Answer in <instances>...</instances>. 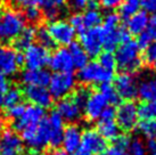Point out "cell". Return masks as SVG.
Here are the masks:
<instances>
[{
    "instance_id": "10",
    "label": "cell",
    "mask_w": 156,
    "mask_h": 155,
    "mask_svg": "<svg viewBox=\"0 0 156 155\" xmlns=\"http://www.w3.org/2000/svg\"><path fill=\"white\" fill-rule=\"evenodd\" d=\"M23 64L26 66V70H40L49 63V52L39 43H33L32 46L24 50Z\"/></svg>"
},
{
    "instance_id": "42",
    "label": "cell",
    "mask_w": 156,
    "mask_h": 155,
    "mask_svg": "<svg viewBox=\"0 0 156 155\" xmlns=\"http://www.w3.org/2000/svg\"><path fill=\"white\" fill-rule=\"evenodd\" d=\"M153 39L152 37H151V34L148 33L147 31H145V32H143V33H140V34L138 35V38H137V45H138L139 49H146V48L152 43Z\"/></svg>"
},
{
    "instance_id": "19",
    "label": "cell",
    "mask_w": 156,
    "mask_h": 155,
    "mask_svg": "<svg viewBox=\"0 0 156 155\" xmlns=\"http://www.w3.org/2000/svg\"><path fill=\"white\" fill-rule=\"evenodd\" d=\"M81 139H82V131L76 124H69L64 128L62 146L66 153L73 154L81 148Z\"/></svg>"
},
{
    "instance_id": "23",
    "label": "cell",
    "mask_w": 156,
    "mask_h": 155,
    "mask_svg": "<svg viewBox=\"0 0 156 155\" xmlns=\"http://www.w3.org/2000/svg\"><path fill=\"white\" fill-rule=\"evenodd\" d=\"M37 39V29L34 26H25L24 30L17 35V38L13 41L14 49L16 52L20 50H25L27 48L34 43Z\"/></svg>"
},
{
    "instance_id": "45",
    "label": "cell",
    "mask_w": 156,
    "mask_h": 155,
    "mask_svg": "<svg viewBox=\"0 0 156 155\" xmlns=\"http://www.w3.org/2000/svg\"><path fill=\"white\" fill-rule=\"evenodd\" d=\"M141 7L146 13L156 14V0H141Z\"/></svg>"
},
{
    "instance_id": "51",
    "label": "cell",
    "mask_w": 156,
    "mask_h": 155,
    "mask_svg": "<svg viewBox=\"0 0 156 155\" xmlns=\"http://www.w3.org/2000/svg\"><path fill=\"white\" fill-rule=\"evenodd\" d=\"M99 1L98 0H88L87 4V8L91 9V10H98L99 8Z\"/></svg>"
},
{
    "instance_id": "32",
    "label": "cell",
    "mask_w": 156,
    "mask_h": 155,
    "mask_svg": "<svg viewBox=\"0 0 156 155\" xmlns=\"http://www.w3.org/2000/svg\"><path fill=\"white\" fill-rule=\"evenodd\" d=\"M138 115L141 120L156 119V102H144L138 107Z\"/></svg>"
},
{
    "instance_id": "30",
    "label": "cell",
    "mask_w": 156,
    "mask_h": 155,
    "mask_svg": "<svg viewBox=\"0 0 156 155\" xmlns=\"http://www.w3.org/2000/svg\"><path fill=\"white\" fill-rule=\"evenodd\" d=\"M83 17V24H84V29H92L96 26H100L103 23V16L98 10H91L88 9L86 13L82 14Z\"/></svg>"
},
{
    "instance_id": "39",
    "label": "cell",
    "mask_w": 156,
    "mask_h": 155,
    "mask_svg": "<svg viewBox=\"0 0 156 155\" xmlns=\"http://www.w3.org/2000/svg\"><path fill=\"white\" fill-rule=\"evenodd\" d=\"M25 107H26V105H24L23 103H21V104H18V105L13 106V107L6 108V110H7V111H6V115H7V117L12 119L13 121L17 120L18 117H21L22 114L24 113Z\"/></svg>"
},
{
    "instance_id": "33",
    "label": "cell",
    "mask_w": 156,
    "mask_h": 155,
    "mask_svg": "<svg viewBox=\"0 0 156 155\" xmlns=\"http://www.w3.org/2000/svg\"><path fill=\"white\" fill-rule=\"evenodd\" d=\"M139 131L149 140L156 139V119L143 120L138 125Z\"/></svg>"
},
{
    "instance_id": "43",
    "label": "cell",
    "mask_w": 156,
    "mask_h": 155,
    "mask_svg": "<svg viewBox=\"0 0 156 155\" xmlns=\"http://www.w3.org/2000/svg\"><path fill=\"white\" fill-rule=\"evenodd\" d=\"M13 2L17 7H22V8H27V7H39L46 2V0H13Z\"/></svg>"
},
{
    "instance_id": "20",
    "label": "cell",
    "mask_w": 156,
    "mask_h": 155,
    "mask_svg": "<svg viewBox=\"0 0 156 155\" xmlns=\"http://www.w3.org/2000/svg\"><path fill=\"white\" fill-rule=\"evenodd\" d=\"M50 129V138H49V146L57 148L62 145L63 139V132H64V121L61 117V115L52 111L48 116H46Z\"/></svg>"
},
{
    "instance_id": "5",
    "label": "cell",
    "mask_w": 156,
    "mask_h": 155,
    "mask_svg": "<svg viewBox=\"0 0 156 155\" xmlns=\"http://www.w3.org/2000/svg\"><path fill=\"white\" fill-rule=\"evenodd\" d=\"M75 86H76V78L73 74V72L55 73L50 78L48 90L50 91L52 98L61 100L72 95L75 89Z\"/></svg>"
},
{
    "instance_id": "24",
    "label": "cell",
    "mask_w": 156,
    "mask_h": 155,
    "mask_svg": "<svg viewBox=\"0 0 156 155\" xmlns=\"http://www.w3.org/2000/svg\"><path fill=\"white\" fill-rule=\"evenodd\" d=\"M138 96L144 102H156V77H148L139 82Z\"/></svg>"
},
{
    "instance_id": "46",
    "label": "cell",
    "mask_w": 156,
    "mask_h": 155,
    "mask_svg": "<svg viewBox=\"0 0 156 155\" xmlns=\"http://www.w3.org/2000/svg\"><path fill=\"white\" fill-rule=\"evenodd\" d=\"M88 0H69V7L74 10H81L83 8H87Z\"/></svg>"
},
{
    "instance_id": "40",
    "label": "cell",
    "mask_w": 156,
    "mask_h": 155,
    "mask_svg": "<svg viewBox=\"0 0 156 155\" xmlns=\"http://www.w3.org/2000/svg\"><path fill=\"white\" fill-rule=\"evenodd\" d=\"M129 155H146V147L139 139L131 140L129 146Z\"/></svg>"
},
{
    "instance_id": "8",
    "label": "cell",
    "mask_w": 156,
    "mask_h": 155,
    "mask_svg": "<svg viewBox=\"0 0 156 155\" xmlns=\"http://www.w3.org/2000/svg\"><path fill=\"white\" fill-rule=\"evenodd\" d=\"M46 29L55 45L65 47V46H69L72 42H74L76 31L71 26L69 22L63 21V20L50 21Z\"/></svg>"
},
{
    "instance_id": "21",
    "label": "cell",
    "mask_w": 156,
    "mask_h": 155,
    "mask_svg": "<svg viewBox=\"0 0 156 155\" xmlns=\"http://www.w3.org/2000/svg\"><path fill=\"white\" fill-rule=\"evenodd\" d=\"M51 74L47 70H25L21 75V80L25 87H47L50 82Z\"/></svg>"
},
{
    "instance_id": "44",
    "label": "cell",
    "mask_w": 156,
    "mask_h": 155,
    "mask_svg": "<svg viewBox=\"0 0 156 155\" xmlns=\"http://www.w3.org/2000/svg\"><path fill=\"white\" fill-rule=\"evenodd\" d=\"M99 5L106 9H115L120 7L124 0H98Z\"/></svg>"
},
{
    "instance_id": "18",
    "label": "cell",
    "mask_w": 156,
    "mask_h": 155,
    "mask_svg": "<svg viewBox=\"0 0 156 155\" xmlns=\"http://www.w3.org/2000/svg\"><path fill=\"white\" fill-rule=\"evenodd\" d=\"M23 96L30 102L31 105L44 110L50 107L54 102V98L47 87H25L23 90Z\"/></svg>"
},
{
    "instance_id": "11",
    "label": "cell",
    "mask_w": 156,
    "mask_h": 155,
    "mask_svg": "<svg viewBox=\"0 0 156 155\" xmlns=\"http://www.w3.org/2000/svg\"><path fill=\"white\" fill-rule=\"evenodd\" d=\"M44 117L46 115H44V108L34 106V105H27L22 116L18 117L17 120L13 121V130L22 132L29 128L37 127Z\"/></svg>"
},
{
    "instance_id": "27",
    "label": "cell",
    "mask_w": 156,
    "mask_h": 155,
    "mask_svg": "<svg viewBox=\"0 0 156 155\" xmlns=\"http://www.w3.org/2000/svg\"><path fill=\"white\" fill-rule=\"evenodd\" d=\"M69 52L72 56V59H73L74 67L82 69L89 63V56H88L87 52H84V49L81 47L80 43L72 42L69 45Z\"/></svg>"
},
{
    "instance_id": "38",
    "label": "cell",
    "mask_w": 156,
    "mask_h": 155,
    "mask_svg": "<svg viewBox=\"0 0 156 155\" xmlns=\"http://www.w3.org/2000/svg\"><path fill=\"white\" fill-rule=\"evenodd\" d=\"M69 23L75 31H79L80 33L84 31V24H83V17L81 13H74L69 16Z\"/></svg>"
},
{
    "instance_id": "3",
    "label": "cell",
    "mask_w": 156,
    "mask_h": 155,
    "mask_svg": "<svg viewBox=\"0 0 156 155\" xmlns=\"http://www.w3.org/2000/svg\"><path fill=\"white\" fill-rule=\"evenodd\" d=\"M50 129L47 119L44 117L37 127H32L22 131L23 142L29 146L33 152H40L49 146Z\"/></svg>"
},
{
    "instance_id": "26",
    "label": "cell",
    "mask_w": 156,
    "mask_h": 155,
    "mask_svg": "<svg viewBox=\"0 0 156 155\" xmlns=\"http://www.w3.org/2000/svg\"><path fill=\"white\" fill-rule=\"evenodd\" d=\"M131 139L126 135H119L113 139L111 145L107 146L104 155H126V150H129Z\"/></svg>"
},
{
    "instance_id": "7",
    "label": "cell",
    "mask_w": 156,
    "mask_h": 155,
    "mask_svg": "<svg viewBox=\"0 0 156 155\" xmlns=\"http://www.w3.org/2000/svg\"><path fill=\"white\" fill-rule=\"evenodd\" d=\"M138 106L133 102H123L115 110V122L120 130L129 132L138 124Z\"/></svg>"
},
{
    "instance_id": "53",
    "label": "cell",
    "mask_w": 156,
    "mask_h": 155,
    "mask_svg": "<svg viewBox=\"0 0 156 155\" xmlns=\"http://www.w3.org/2000/svg\"><path fill=\"white\" fill-rule=\"evenodd\" d=\"M72 155H92V154H90V153H88V152H86V151H83L82 148H80L79 151H76Z\"/></svg>"
},
{
    "instance_id": "35",
    "label": "cell",
    "mask_w": 156,
    "mask_h": 155,
    "mask_svg": "<svg viewBox=\"0 0 156 155\" xmlns=\"http://www.w3.org/2000/svg\"><path fill=\"white\" fill-rule=\"evenodd\" d=\"M23 16L25 18V21L30 22L31 24H37L41 21V18L44 16V14L41 12V9L39 7H27L24 9Z\"/></svg>"
},
{
    "instance_id": "14",
    "label": "cell",
    "mask_w": 156,
    "mask_h": 155,
    "mask_svg": "<svg viewBox=\"0 0 156 155\" xmlns=\"http://www.w3.org/2000/svg\"><path fill=\"white\" fill-rule=\"evenodd\" d=\"M108 106V103L106 102L105 97L100 94L99 90L90 91L88 96L84 107H83V113L84 116L89 121L99 120L104 110Z\"/></svg>"
},
{
    "instance_id": "49",
    "label": "cell",
    "mask_w": 156,
    "mask_h": 155,
    "mask_svg": "<svg viewBox=\"0 0 156 155\" xmlns=\"http://www.w3.org/2000/svg\"><path fill=\"white\" fill-rule=\"evenodd\" d=\"M9 89V82L6 77L0 75V94H5Z\"/></svg>"
},
{
    "instance_id": "48",
    "label": "cell",
    "mask_w": 156,
    "mask_h": 155,
    "mask_svg": "<svg viewBox=\"0 0 156 155\" xmlns=\"http://www.w3.org/2000/svg\"><path fill=\"white\" fill-rule=\"evenodd\" d=\"M100 119H105V120H111V119H115V110L112 106H107L104 110V112L100 116Z\"/></svg>"
},
{
    "instance_id": "55",
    "label": "cell",
    "mask_w": 156,
    "mask_h": 155,
    "mask_svg": "<svg viewBox=\"0 0 156 155\" xmlns=\"http://www.w3.org/2000/svg\"><path fill=\"white\" fill-rule=\"evenodd\" d=\"M153 65H154V70H155V71H156V62H155V63H154V64H153Z\"/></svg>"
},
{
    "instance_id": "37",
    "label": "cell",
    "mask_w": 156,
    "mask_h": 155,
    "mask_svg": "<svg viewBox=\"0 0 156 155\" xmlns=\"http://www.w3.org/2000/svg\"><path fill=\"white\" fill-rule=\"evenodd\" d=\"M35 40H38V43L46 49L52 48L55 46V42L52 41L51 37L49 35L46 27H40L39 30H37V39Z\"/></svg>"
},
{
    "instance_id": "22",
    "label": "cell",
    "mask_w": 156,
    "mask_h": 155,
    "mask_svg": "<svg viewBox=\"0 0 156 155\" xmlns=\"http://www.w3.org/2000/svg\"><path fill=\"white\" fill-rule=\"evenodd\" d=\"M149 23V17L146 12L139 10L138 13L132 15L130 18L126 20V30L129 31L130 34L139 35L146 31Z\"/></svg>"
},
{
    "instance_id": "28",
    "label": "cell",
    "mask_w": 156,
    "mask_h": 155,
    "mask_svg": "<svg viewBox=\"0 0 156 155\" xmlns=\"http://www.w3.org/2000/svg\"><path fill=\"white\" fill-rule=\"evenodd\" d=\"M141 7V0H124L120 6V17L128 20L132 15L138 13Z\"/></svg>"
},
{
    "instance_id": "47",
    "label": "cell",
    "mask_w": 156,
    "mask_h": 155,
    "mask_svg": "<svg viewBox=\"0 0 156 155\" xmlns=\"http://www.w3.org/2000/svg\"><path fill=\"white\" fill-rule=\"evenodd\" d=\"M147 32L151 34L153 40H155L156 41V14H154V15L152 16V18L149 20Z\"/></svg>"
},
{
    "instance_id": "41",
    "label": "cell",
    "mask_w": 156,
    "mask_h": 155,
    "mask_svg": "<svg viewBox=\"0 0 156 155\" xmlns=\"http://www.w3.org/2000/svg\"><path fill=\"white\" fill-rule=\"evenodd\" d=\"M143 60L147 64H154L156 62V41L152 42L145 49Z\"/></svg>"
},
{
    "instance_id": "15",
    "label": "cell",
    "mask_w": 156,
    "mask_h": 155,
    "mask_svg": "<svg viewBox=\"0 0 156 155\" xmlns=\"http://www.w3.org/2000/svg\"><path fill=\"white\" fill-rule=\"evenodd\" d=\"M114 82L117 94L124 102H132L138 96V85L132 74L120 73Z\"/></svg>"
},
{
    "instance_id": "13",
    "label": "cell",
    "mask_w": 156,
    "mask_h": 155,
    "mask_svg": "<svg viewBox=\"0 0 156 155\" xmlns=\"http://www.w3.org/2000/svg\"><path fill=\"white\" fill-rule=\"evenodd\" d=\"M81 148L92 155L104 154L107 148V142L97 130L87 129L82 131Z\"/></svg>"
},
{
    "instance_id": "56",
    "label": "cell",
    "mask_w": 156,
    "mask_h": 155,
    "mask_svg": "<svg viewBox=\"0 0 156 155\" xmlns=\"http://www.w3.org/2000/svg\"><path fill=\"white\" fill-rule=\"evenodd\" d=\"M126 155H129V154H126Z\"/></svg>"
},
{
    "instance_id": "50",
    "label": "cell",
    "mask_w": 156,
    "mask_h": 155,
    "mask_svg": "<svg viewBox=\"0 0 156 155\" xmlns=\"http://www.w3.org/2000/svg\"><path fill=\"white\" fill-rule=\"evenodd\" d=\"M147 150L149 152V155H156V139H152L148 142Z\"/></svg>"
},
{
    "instance_id": "6",
    "label": "cell",
    "mask_w": 156,
    "mask_h": 155,
    "mask_svg": "<svg viewBox=\"0 0 156 155\" xmlns=\"http://www.w3.org/2000/svg\"><path fill=\"white\" fill-rule=\"evenodd\" d=\"M80 45L89 57H97L104 48V30L101 26L87 29L80 33Z\"/></svg>"
},
{
    "instance_id": "1",
    "label": "cell",
    "mask_w": 156,
    "mask_h": 155,
    "mask_svg": "<svg viewBox=\"0 0 156 155\" xmlns=\"http://www.w3.org/2000/svg\"><path fill=\"white\" fill-rule=\"evenodd\" d=\"M140 49L133 40L121 43L116 48L115 60L116 66L122 71V73L133 74L141 69L144 64L143 57L140 55Z\"/></svg>"
},
{
    "instance_id": "4",
    "label": "cell",
    "mask_w": 156,
    "mask_h": 155,
    "mask_svg": "<svg viewBox=\"0 0 156 155\" xmlns=\"http://www.w3.org/2000/svg\"><path fill=\"white\" fill-rule=\"evenodd\" d=\"M114 72L104 69L98 62H89L78 73L79 81L83 85H103L111 83Z\"/></svg>"
},
{
    "instance_id": "25",
    "label": "cell",
    "mask_w": 156,
    "mask_h": 155,
    "mask_svg": "<svg viewBox=\"0 0 156 155\" xmlns=\"http://www.w3.org/2000/svg\"><path fill=\"white\" fill-rule=\"evenodd\" d=\"M97 131L99 132L103 137L107 140H113L120 135V128L114 119L111 120H105V119H99L97 123Z\"/></svg>"
},
{
    "instance_id": "16",
    "label": "cell",
    "mask_w": 156,
    "mask_h": 155,
    "mask_svg": "<svg viewBox=\"0 0 156 155\" xmlns=\"http://www.w3.org/2000/svg\"><path fill=\"white\" fill-rule=\"evenodd\" d=\"M56 112L61 115L64 122H69L73 124L74 122L80 120L83 110L79 103L71 95L69 97L58 100L56 106Z\"/></svg>"
},
{
    "instance_id": "54",
    "label": "cell",
    "mask_w": 156,
    "mask_h": 155,
    "mask_svg": "<svg viewBox=\"0 0 156 155\" xmlns=\"http://www.w3.org/2000/svg\"><path fill=\"white\" fill-rule=\"evenodd\" d=\"M4 106V94H0V107Z\"/></svg>"
},
{
    "instance_id": "34",
    "label": "cell",
    "mask_w": 156,
    "mask_h": 155,
    "mask_svg": "<svg viewBox=\"0 0 156 155\" xmlns=\"http://www.w3.org/2000/svg\"><path fill=\"white\" fill-rule=\"evenodd\" d=\"M98 63H99L104 69L108 70L114 72V70L116 67V60H115V56L114 54L111 52H101L98 56Z\"/></svg>"
},
{
    "instance_id": "29",
    "label": "cell",
    "mask_w": 156,
    "mask_h": 155,
    "mask_svg": "<svg viewBox=\"0 0 156 155\" xmlns=\"http://www.w3.org/2000/svg\"><path fill=\"white\" fill-rule=\"evenodd\" d=\"M23 97H24L23 91L21 89H18L16 87H13V88L9 87L8 90L4 94V106L6 108H9L15 105H18L22 103Z\"/></svg>"
},
{
    "instance_id": "36",
    "label": "cell",
    "mask_w": 156,
    "mask_h": 155,
    "mask_svg": "<svg viewBox=\"0 0 156 155\" xmlns=\"http://www.w3.org/2000/svg\"><path fill=\"white\" fill-rule=\"evenodd\" d=\"M121 17L120 15L116 13H108L105 18H103V29L105 31H112L119 29V24H120Z\"/></svg>"
},
{
    "instance_id": "2",
    "label": "cell",
    "mask_w": 156,
    "mask_h": 155,
    "mask_svg": "<svg viewBox=\"0 0 156 155\" xmlns=\"http://www.w3.org/2000/svg\"><path fill=\"white\" fill-rule=\"evenodd\" d=\"M23 13L14 8L0 9V42L14 41L25 27Z\"/></svg>"
},
{
    "instance_id": "12",
    "label": "cell",
    "mask_w": 156,
    "mask_h": 155,
    "mask_svg": "<svg viewBox=\"0 0 156 155\" xmlns=\"http://www.w3.org/2000/svg\"><path fill=\"white\" fill-rule=\"evenodd\" d=\"M24 142L13 129H4L0 135V155H22Z\"/></svg>"
},
{
    "instance_id": "17",
    "label": "cell",
    "mask_w": 156,
    "mask_h": 155,
    "mask_svg": "<svg viewBox=\"0 0 156 155\" xmlns=\"http://www.w3.org/2000/svg\"><path fill=\"white\" fill-rule=\"evenodd\" d=\"M48 64L55 73H69L75 69L69 49L64 47L58 48L52 52Z\"/></svg>"
},
{
    "instance_id": "31",
    "label": "cell",
    "mask_w": 156,
    "mask_h": 155,
    "mask_svg": "<svg viewBox=\"0 0 156 155\" xmlns=\"http://www.w3.org/2000/svg\"><path fill=\"white\" fill-rule=\"evenodd\" d=\"M99 91L100 94L104 96L106 102L111 105H115V104H120V96L117 94L115 87L112 86L111 83H103L100 85L99 87Z\"/></svg>"
},
{
    "instance_id": "9",
    "label": "cell",
    "mask_w": 156,
    "mask_h": 155,
    "mask_svg": "<svg viewBox=\"0 0 156 155\" xmlns=\"http://www.w3.org/2000/svg\"><path fill=\"white\" fill-rule=\"evenodd\" d=\"M23 64V56L14 48L0 45V75L12 77Z\"/></svg>"
},
{
    "instance_id": "52",
    "label": "cell",
    "mask_w": 156,
    "mask_h": 155,
    "mask_svg": "<svg viewBox=\"0 0 156 155\" xmlns=\"http://www.w3.org/2000/svg\"><path fill=\"white\" fill-rule=\"evenodd\" d=\"M46 155H69L64 150H59V148H54L51 151H49Z\"/></svg>"
}]
</instances>
